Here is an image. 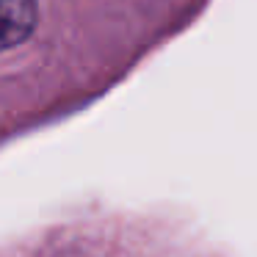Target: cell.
<instances>
[{"mask_svg":"<svg viewBox=\"0 0 257 257\" xmlns=\"http://www.w3.org/2000/svg\"><path fill=\"white\" fill-rule=\"evenodd\" d=\"M36 28V0H0V53L23 45Z\"/></svg>","mask_w":257,"mask_h":257,"instance_id":"1","label":"cell"}]
</instances>
